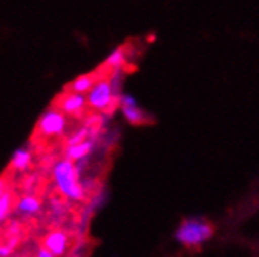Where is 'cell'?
Here are the masks:
<instances>
[{
	"label": "cell",
	"mask_w": 259,
	"mask_h": 257,
	"mask_svg": "<svg viewBox=\"0 0 259 257\" xmlns=\"http://www.w3.org/2000/svg\"><path fill=\"white\" fill-rule=\"evenodd\" d=\"M53 181L55 186L63 196L72 201H80L84 198V189L80 182L78 169L69 158L58 161L53 165Z\"/></svg>",
	"instance_id": "1"
},
{
	"label": "cell",
	"mask_w": 259,
	"mask_h": 257,
	"mask_svg": "<svg viewBox=\"0 0 259 257\" xmlns=\"http://www.w3.org/2000/svg\"><path fill=\"white\" fill-rule=\"evenodd\" d=\"M212 234H214V229L208 220L200 218V217H192V218L184 220L177 228L174 237L180 245L186 248H194L211 240Z\"/></svg>",
	"instance_id": "2"
},
{
	"label": "cell",
	"mask_w": 259,
	"mask_h": 257,
	"mask_svg": "<svg viewBox=\"0 0 259 257\" xmlns=\"http://www.w3.org/2000/svg\"><path fill=\"white\" fill-rule=\"evenodd\" d=\"M67 125L66 114L61 111L60 108H52L39 117L38 125H36V130L39 131L41 136L46 137H58L64 133Z\"/></svg>",
	"instance_id": "3"
},
{
	"label": "cell",
	"mask_w": 259,
	"mask_h": 257,
	"mask_svg": "<svg viewBox=\"0 0 259 257\" xmlns=\"http://www.w3.org/2000/svg\"><path fill=\"white\" fill-rule=\"evenodd\" d=\"M86 100H88V106H91L92 109L105 111L116 100L114 86L108 80H99L89 89Z\"/></svg>",
	"instance_id": "4"
},
{
	"label": "cell",
	"mask_w": 259,
	"mask_h": 257,
	"mask_svg": "<svg viewBox=\"0 0 259 257\" xmlns=\"http://www.w3.org/2000/svg\"><path fill=\"white\" fill-rule=\"evenodd\" d=\"M119 103L122 108L123 117L132 123V125H142L147 122V114L144 109L139 108L136 98L130 94H122L119 97Z\"/></svg>",
	"instance_id": "5"
},
{
	"label": "cell",
	"mask_w": 259,
	"mask_h": 257,
	"mask_svg": "<svg viewBox=\"0 0 259 257\" xmlns=\"http://www.w3.org/2000/svg\"><path fill=\"white\" fill-rule=\"evenodd\" d=\"M88 106V100L84 97V94H77V92H69L64 94L60 101H58V108L64 114L69 116H77L81 114Z\"/></svg>",
	"instance_id": "6"
},
{
	"label": "cell",
	"mask_w": 259,
	"mask_h": 257,
	"mask_svg": "<svg viewBox=\"0 0 259 257\" xmlns=\"http://www.w3.org/2000/svg\"><path fill=\"white\" fill-rule=\"evenodd\" d=\"M46 249H49L55 257H61L67 249V235L63 231H52L44 238Z\"/></svg>",
	"instance_id": "7"
},
{
	"label": "cell",
	"mask_w": 259,
	"mask_h": 257,
	"mask_svg": "<svg viewBox=\"0 0 259 257\" xmlns=\"http://www.w3.org/2000/svg\"><path fill=\"white\" fill-rule=\"evenodd\" d=\"M92 148H94V143L86 139V140H83V142H80V143L69 145L66 155H67V158H69L70 161L77 162V161H81V159H84L86 156H89L91 151H92Z\"/></svg>",
	"instance_id": "8"
},
{
	"label": "cell",
	"mask_w": 259,
	"mask_h": 257,
	"mask_svg": "<svg viewBox=\"0 0 259 257\" xmlns=\"http://www.w3.org/2000/svg\"><path fill=\"white\" fill-rule=\"evenodd\" d=\"M31 164V153L28 148H17L10 161V167L16 172H25Z\"/></svg>",
	"instance_id": "9"
},
{
	"label": "cell",
	"mask_w": 259,
	"mask_h": 257,
	"mask_svg": "<svg viewBox=\"0 0 259 257\" xmlns=\"http://www.w3.org/2000/svg\"><path fill=\"white\" fill-rule=\"evenodd\" d=\"M16 209L25 215H34L41 209V199L34 195H24L19 201H17Z\"/></svg>",
	"instance_id": "10"
},
{
	"label": "cell",
	"mask_w": 259,
	"mask_h": 257,
	"mask_svg": "<svg viewBox=\"0 0 259 257\" xmlns=\"http://www.w3.org/2000/svg\"><path fill=\"white\" fill-rule=\"evenodd\" d=\"M94 83H96V78L92 75H80L69 84V90L77 94H88L89 89L94 86Z\"/></svg>",
	"instance_id": "11"
},
{
	"label": "cell",
	"mask_w": 259,
	"mask_h": 257,
	"mask_svg": "<svg viewBox=\"0 0 259 257\" xmlns=\"http://www.w3.org/2000/svg\"><path fill=\"white\" fill-rule=\"evenodd\" d=\"M125 63H126V53L122 47L116 48L114 52H111L108 55V58L105 60V66H108L111 69H116V70L123 67Z\"/></svg>",
	"instance_id": "12"
},
{
	"label": "cell",
	"mask_w": 259,
	"mask_h": 257,
	"mask_svg": "<svg viewBox=\"0 0 259 257\" xmlns=\"http://www.w3.org/2000/svg\"><path fill=\"white\" fill-rule=\"evenodd\" d=\"M13 203H14V198L10 192H5L2 196H0V222L10 215L11 209H13Z\"/></svg>",
	"instance_id": "13"
},
{
	"label": "cell",
	"mask_w": 259,
	"mask_h": 257,
	"mask_svg": "<svg viewBox=\"0 0 259 257\" xmlns=\"http://www.w3.org/2000/svg\"><path fill=\"white\" fill-rule=\"evenodd\" d=\"M88 136H89V130H88V126H83V128H80V130L73 134L70 139H69V145H73V143H80V142H83V140H86L88 139Z\"/></svg>",
	"instance_id": "14"
},
{
	"label": "cell",
	"mask_w": 259,
	"mask_h": 257,
	"mask_svg": "<svg viewBox=\"0 0 259 257\" xmlns=\"http://www.w3.org/2000/svg\"><path fill=\"white\" fill-rule=\"evenodd\" d=\"M16 242H17V238H14V240H10V243H7V245H0V257H8L13 252Z\"/></svg>",
	"instance_id": "15"
},
{
	"label": "cell",
	"mask_w": 259,
	"mask_h": 257,
	"mask_svg": "<svg viewBox=\"0 0 259 257\" xmlns=\"http://www.w3.org/2000/svg\"><path fill=\"white\" fill-rule=\"evenodd\" d=\"M36 257H55V255H53L49 249H46V248L42 246V248L38 251V255H36Z\"/></svg>",
	"instance_id": "16"
},
{
	"label": "cell",
	"mask_w": 259,
	"mask_h": 257,
	"mask_svg": "<svg viewBox=\"0 0 259 257\" xmlns=\"http://www.w3.org/2000/svg\"><path fill=\"white\" fill-rule=\"evenodd\" d=\"M5 192H7V184H5V179H4V178H0V196H2Z\"/></svg>",
	"instance_id": "17"
}]
</instances>
